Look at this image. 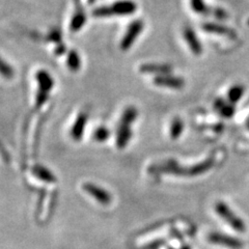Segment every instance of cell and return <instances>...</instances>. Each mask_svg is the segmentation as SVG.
Instances as JSON below:
<instances>
[{
	"label": "cell",
	"instance_id": "6da1fadb",
	"mask_svg": "<svg viewBox=\"0 0 249 249\" xmlns=\"http://www.w3.org/2000/svg\"><path fill=\"white\" fill-rule=\"evenodd\" d=\"M137 5L132 0H120L110 5H103L96 7L92 15L96 18H107L111 16H127L136 12Z\"/></svg>",
	"mask_w": 249,
	"mask_h": 249
},
{
	"label": "cell",
	"instance_id": "7a4b0ae2",
	"mask_svg": "<svg viewBox=\"0 0 249 249\" xmlns=\"http://www.w3.org/2000/svg\"><path fill=\"white\" fill-rule=\"evenodd\" d=\"M215 210L218 215H219L223 220L227 221L233 230L240 232L245 231L246 227L244 221L233 213L227 204H224L222 201L217 202L215 206Z\"/></svg>",
	"mask_w": 249,
	"mask_h": 249
},
{
	"label": "cell",
	"instance_id": "3957f363",
	"mask_svg": "<svg viewBox=\"0 0 249 249\" xmlns=\"http://www.w3.org/2000/svg\"><path fill=\"white\" fill-rule=\"evenodd\" d=\"M143 27H144V24H143V21L142 20H135L130 23L129 27L127 28L126 34H124V36H123L121 41V49L123 51H127L130 47L134 44L136 38L143 30Z\"/></svg>",
	"mask_w": 249,
	"mask_h": 249
},
{
	"label": "cell",
	"instance_id": "277c9868",
	"mask_svg": "<svg viewBox=\"0 0 249 249\" xmlns=\"http://www.w3.org/2000/svg\"><path fill=\"white\" fill-rule=\"evenodd\" d=\"M208 239L210 242L213 244L225 246V247H229L231 249H241L244 246V243L242 242V240H240L235 237H231L228 235H223V233H220V232L210 233Z\"/></svg>",
	"mask_w": 249,
	"mask_h": 249
},
{
	"label": "cell",
	"instance_id": "5b68a950",
	"mask_svg": "<svg viewBox=\"0 0 249 249\" xmlns=\"http://www.w3.org/2000/svg\"><path fill=\"white\" fill-rule=\"evenodd\" d=\"M83 189L90 196L95 198L101 205H109L111 202L110 193L107 192L102 187L97 186L92 183H87L83 185Z\"/></svg>",
	"mask_w": 249,
	"mask_h": 249
},
{
	"label": "cell",
	"instance_id": "8992f818",
	"mask_svg": "<svg viewBox=\"0 0 249 249\" xmlns=\"http://www.w3.org/2000/svg\"><path fill=\"white\" fill-rule=\"evenodd\" d=\"M155 85H158L161 88H168V89H180L185 85L184 79L180 77L171 76L170 74H164V75H158L155 77L154 79Z\"/></svg>",
	"mask_w": 249,
	"mask_h": 249
},
{
	"label": "cell",
	"instance_id": "52a82bcc",
	"mask_svg": "<svg viewBox=\"0 0 249 249\" xmlns=\"http://www.w3.org/2000/svg\"><path fill=\"white\" fill-rule=\"evenodd\" d=\"M202 29L207 31V33L223 36L230 38L237 37V33L235 30L228 26L217 24V23H204V24H202Z\"/></svg>",
	"mask_w": 249,
	"mask_h": 249
},
{
	"label": "cell",
	"instance_id": "ba28073f",
	"mask_svg": "<svg viewBox=\"0 0 249 249\" xmlns=\"http://www.w3.org/2000/svg\"><path fill=\"white\" fill-rule=\"evenodd\" d=\"M183 34H184L185 41L187 45L189 46L192 53L196 54V55H200L202 52V46L200 44V41L198 40L196 34L194 33V30L190 27H185Z\"/></svg>",
	"mask_w": 249,
	"mask_h": 249
},
{
	"label": "cell",
	"instance_id": "9c48e42d",
	"mask_svg": "<svg viewBox=\"0 0 249 249\" xmlns=\"http://www.w3.org/2000/svg\"><path fill=\"white\" fill-rule=\"evenodd\" d=\"M88 119H89V115L85 112H82L78 115V118L75 121L71 130V136L73 137V139L80 140L82 138L85 127H87V124H88Z\"/></svg>",
	"mask_w": 249,
	"mask_h": 249
},
{
	"label": "cell",
	"instance_id": "30bf717a",
	"mask_svg": "<svg viewBox=\"0 0 249 249\" xmlns=\"http://www.w3.org/2000/svg\"><path fill=\"white\" fill-rule=\"evenodd\" d=\"M139 71L142 73L164 75L170 74L171 71H173V68H171L170 65L165 64H144L142 66H140Z\"/></svg>",
	"mask_w": 249,
	"mask_h": 249
},
{
	"label": "cell",
	"instance_id": "8fae6325",
	"mask_svg": "<svg viewBox=\"0 0 249 249\" xmlns=\"http://www.w3.org/2000/svg\"><path fill=\"white\" fill-rule=\"evenodd\" d=\"M131 136L132 131L129 124L120 123L118 133H116V145H118L119 149H124V147H126L128 145Z\"/></svg>",
	"mask_w": 249,
	"mask_h": 249
},
{
	"label": "cell",
	"instance_id": "7c38bea8",
	"mask_svg": "<svg viewBox=\"0 0 249 249\" xmlns=\"http://www.w3.org/2000/svg\"><path fill=\"white\" fill-rule=\"evenodd\" d=\"M36 81L38 83V91L49 92L54 85L52 77L48 72L44 71V70H40L36 73Z\"/></svg>",
	"mask_w": 249,
	"mask_h": 249
},
{
	"label": "cell",
	"instance_id": "4fadbf2b",
	"mask_svg": "<svg viewBox=\"0 0 249 249\" xmlns=\"http://www.w3.org/2000/svg\"><path fill=\"white\" fill-rule=\"evenodd\" d=\"M214 107L223 118L230 119L235 113V106H233V104L231 102H225L222 99H217L214 103Z\"/></svg>",
	"mask_w": 249,
	"mask_h": 249
},
{
	"label": "cell",
	"instance_id": "5bb4252c",
	"mask_svg": "<svg viewBox=\"0 0 249 249\" xmlns=\"http://www.w3.org/2000/svg\"><path fill=\"white\" fill-rule=\"evenodd\" d=\"M33 173L36 178H38L44 182L54 183L56 181L55 176H54L48 168L44 167L43 165H36L33 168Z\"/></svg>",
	"mask_w": 249,
	"mask_h": 249
},
{
	"label": "cell",
	"instance_id": "9a60e30c",
	"mask_svg": "<svg viewBox=\"0 0 249 249\" xmlns=\"http://www.w3.org/2000/svg\"><path fill=\"white\" fill-rule=\"evenodd\" d=\"M85 21H87V16H85V13L83 11L82 7L78 4L77 5V11L75 13V15L73 16L72 21H71V30L72 31H78L79 29L82 28V26L84 25Z\"/></svg>",
	"mask_w": 249,
	"mask_h": 249
},
{
	"label": "cell",
	"instance_id": "2e32d148",
	"mask_svg": "<svg viewBox=\"0 0 249 249\" xmlns=\"http://www.w3.org/2000/svg\"><path fill=\"white\" fill-rule=\"evenodd\" d=\"M67 64L69 69L71 70L73 72H77L79 71L81 68V60H80V56L79 54L77 53V51L72 50L70 51L68 54V58H67Z\"/></svg>",
	"mask_w": 249,
	"mask_h": 249
},
{
	"label": "cell",
	"instance_id": "e0dca14e",
	"mask_svg": "<svg viewBox=\"0 0 249 249\" xmlns=\"http://www.w3.org/2000/svg\"><path fill=\"white\" fill-rule=\"evenodd\" d=\"M243 95H244V88L242 85L237 84V85H233L232 88H231L228 93V98L231 103L236 104L237 102H239V100L243 97Z\"/></svg>",
	"mask_w": 249,
	"mask_h": 249
},
{
	"label": "cell",
	"instance_id": "ac0fdd59",
	"mask_svg": "<svg viewBox=\"0 0 249 249\" xmlns=\"http://www.w3.org/2000/svg\"><path fill=\"white\" fill-rule=\"evenodd\" d=\"M137 109L133 106H130L128 108H126V110L124 111L123 115H122V120H121V124H129L131 126L132 123H134L135 120L137 119Z\"/></svg>",
	"mask_w": 249,
	"mask_h": 249
},
{
	"label": "cell",
	"instance_id": "d6986e66",
	"mask_svg": "<svg viewBox=\"0 0 249 249\" xmlns=\"http://www.w3.org/2000/svg\"><path fill=\"white\" fill-rule=\"evenodd\" d=\"M183 130H184V123L180 118H176L173 122H171L170 137L173 139L178 138L181 136Z\"/></svg>",
	"mask_w": 249,
	"mask_h": 249
},
{
	"label": "cell",
	"instance_id": "ffe728a7",
	"mask_svg": "<svg viewBox=\"0 0 249 249\" xmlns=\"http://www.w3.org/2000/svg\"><path fill=\"white\" fill-rule=\"evenodd\" d=\"M192 10L198 14H208L210 12L209 6L204 2V0H190Z\"/></svg>",
	"mask_w": 249,
	"mask_h": 249
},
{
	"label": "cell",
	"instance_id": "44dd1931",
	"mask_svg": "<svg viewBox=\"0 0 249 249\" xmlns=\"http://www.w3.org/2000/svg\"><path fill=\"white\" fill-rule=\"evenodd\" d=\"M110 136V132L106 127H99L96 129L95 133H93V138L97 140L98 142H104Z\"/></svg>",
	"mask_w": 249,
	"mask_h": 249
},
{
	"label": "cell",
	"instance_id": "7402d4cb",
	"mask_svg": "<svg viewBox=\"0 0 249 249\" xmlns=\"http://www.w3.org/2000/svg\"><path fill=\"white\" fill-rule=\"evenodd\" d=\"M1 74L3 75V77L7 78V79H11V78L14 77V70L4 60L1 62Z\"/></svg>",
	"mask_w": 249,
	"mask_h": 249
},
{
	"label": "cell",
	"instance_id": "603a6c76",
	"mask_svg": "<svg viewBox=\"0 0 249 249\" xmlns=\"http://www.w3.org/2000/svg\"><path fill=\"white\" fill-rule=\"evenodd\" d=\"M214 15L219 19H227L228 18V14L225 13V11H223L221 9H216L214 11Z\"/></svg>",
	"mask_w": 249,
	"mask_h": 249
},
{
	"label": "cell",
	"instance_id": "cb8c5ba5",
	"mask_svg": "<svg viewBox=\"0 0 249 249\" xmlns=\"http://www.w3.org/2000/svg\"><path fill=\"white\" fill-rule=\"evenodd\" d=\"M182 249H189V247H187V246H185L184 248H182Z\"/></svg>",
	"mask_w": 249,
	"mask_h": 249
},
{
	"label": "cell",
	"instance_id": "d4e9b609",
	"mask_svg": "<svg viewBox=\"0 0 249 249\" xmlns=\"http://www.w3.org/2000/svg\"><path fill=\"white\" fill-rule=\"evenodd\" d=\"M247 127H248V129H249V121H248V123H247Z\"/></svg>",
	"mask_w": 249,
	"mask_h": 249
},
{
	"label": "cell",
	"instance_id": "484cf974",
	"mask_svg": "<svg viewBox=\"0 0 249 249\" xmlns=\"http://www.w3.org/2000/svg\"><path fill=\"white\" fill-rule=\"evenodd\" d=\"M247 23H248V25H249V20H248V22H247Z\"/></svg>",
	"mask_w": 249,
	"mask_h": 249
}]
</instances>
